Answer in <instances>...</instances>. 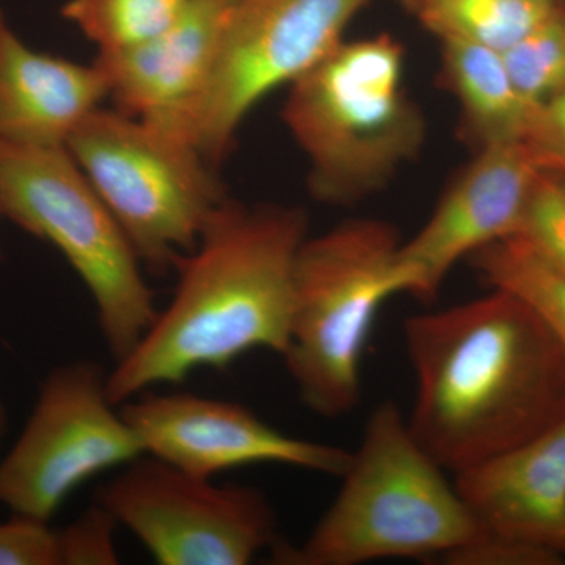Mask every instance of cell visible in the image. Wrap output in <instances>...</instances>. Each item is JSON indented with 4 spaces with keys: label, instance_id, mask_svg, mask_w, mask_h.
I'll list each match as a JSON object with an SVG mask.
<instances>
[{
    "label": "cell",
    "instance_id": "52a82bcc",
    "mask_svg": "<svg viewBox=\"0 0 565 565\" xmlns=\"http://www.w3.org/2000/svg\"><path fill=\"white\" fill-rule=\"evenodd\" d=\"M66 150L120 223L140 263L166 273L199 244L225 191L188 140L99 107Z\"/></svg>",
    "mask_w": 565,
    "mask_h": 565
},
{
    "label": "cell",
    "instance_id": "4316f807",
    "mask_svg": "<svg viewBox=\"0 0 565 565\" xmlns=\"http://www.w3.org/2000/svg\"><path fill=\"white\" fill-rule=\"evenodd\" d=\"M553 2L564 3V2H565V0H553Z\"/></svg>",
    "mask_w": 565,
    "mask_h": 565
},
{
    "label": "cell",
    "instance_id": "277c9868",
    "mask_svg": "<svg viewBox=\"0 0 565 565\" xmlns=\"http://www.w3.org/2000/svg\"><path fill=\"white\" fill-rule=\"evenodd\" d=\"M405 51L388 33L343 40L289 85L282 120L308 161L318 202L351 206L384 191L427 137L404 87Z\"/></svg>",
    "mask_w": 565,
    "mask_h": 565
},
{
    "label": "cell",
    "instance_id": "8fae6325",
    "mask_svg": "<svg viewBox=\"0 0 565 565\" xmlns=\"http://www.w3.org/2000/svg\"><path fill=\"white\" fill-rule=\"evenodd\" d=\"M145 455L185 473L214 479L255 463H280L340 478L351 451L275 429L250 408L188 392L140 393L120 405Z\"/></svg>",
    "mask_w": 565,
    "mask_h": 565
},
{
    "label": "cell",
    "instance_id": "3957f363",
    "mask_svg": "<svg viewBox=\"0 0 565 565\" xmlns=\"http://www.w3.org/2000/svg\"><path fill=\"white\" fill-rule=\"evenodd\" d=\"M448 471L416 440L393 401L367 416L340 492L299 546H274L277 564L359 565L444 559L481 531Z\"/></svg>",
    "mask_w": 565,
    "mask_h": 565
},
{
    "label": "cell",
    "instance_id": "ba28073f",
    "mask_svg": "<svg viewBox=\"0 0 565 565\" xmlns=\"http://www.w3.org/2000/svg\"><path fill=\"white\" fill-rule=\"evenodd\" d=\"M370 2L236 0L206 85L182 122V136L211 166L221 163L247 115L329 55Z\"/></svg>",
    "mask_w": 565,
    "mask_h": 565
},
{
    "label": "cell",
    "instance_id": "7c38bea8",
    "mask_svg": "<svg viewBox=\"0 0 565 565\" xmlns=\"http://www.w3.org/2000/svg\"><path fill=\"white\" fill-rule=\"evenodd\" d=\"M542 170L525 141L479 148L419 232L401 247L412 296L430 302L457 264L515 236Z\"/></svg>",
    "mask_w": 565,
    "mask_h": 565
},
{
    "label": "cell",
    "instance_id": "83f0119b",
    "mask_svg": "<svg viewBox=\"0 0 565 565\" xmlns=\"http://www.w3.org/2000/svg\"><path fill=\"white\" fill-rule=\"evenodd\" d=\"M0 215H2V214H0Z\"/></svg>",
    "mask_w": 565,
    "mask_h": 565
},
{
    "label": "cell",
    "instance_id": "d6986e66",
    "mask_svg": "<svg viewBox=\"0 0 565 565\" xmlns=\"http://www.w3.org/2000/svg\"><path fill=\"white\" fill-rule=\"evenodd\" d=\"M189 0H68L65 20L73 22L99 52L128 50L172 25Z\"/></svg>",
    "mask_w": 565,
    "mask_h": 565
},
{
    "label": "cell",
    "instance_id": "ac0fdd59",
    "mask_svg": "<svg viewBox=\"0 0 565 565\" xmlns=\"http://www.w3.org/2000/svg\"><path fill=\"white\" fill-rule=\"evenodd\" d=\"M468 259L490 288L504 289L530 305L565 353V274L519 236L486 245Z\"/></svg>",
    "mask_w": 565,
    "mask_h": 565
},
{
    "label": "cell",
    "instance_id": "484cf974",
    "mask_svg": "<svg viewBox=\"0 0 565 565\" xmlns=\"http://www.w3.org/2000/svg\"><path fill=\"white\" fill-rule=\"evenodd\" d=\"M3 430H6V412H3V407L0 405V437H2Z\"/></svg>",
    "mask_w": 565,
    "mask_h": 565
},
{
    "label": "cell",
    "instance_id": "2e32d148",
    "mask_svg": "<svg viewBox=\"0 0 565 565\" xmlns=\"http://www.w3.org/2000/svg\"><path fill=\"white\" fill-rule=\"evenodd\" d=\"M441 76L459 103L465 134L478 150L526 140L541 106L516 90L500 51L459 41L441 43Z\"/></svg>",
    "mask_w": 565,
    "mask_h": 565
},
{
    "label": "cell",
    "instance_id": "9a60e30c",
    "mask_svg": "<svg viewBox=\"0 0 565 565\" xmlns=\"http://www.w3.org/2000/svg\"><path fill=\"white\" fill-rule=\"evenodd\" d=\"M109 96L98 63L82 65L29 47L0 10V140L66 147Z\"/></svg>",
    "mask_w": 565,
    "mask_h": 565
},
{
    "label": "cell",
    "instance_id": "ffe728a7",
    "mask_svg": "<svg viewBox=\"0 0 565 565\" xmlns=\"http://www.w3.org/2000/svg\"><path fill=\"white\" fill-rule=\"evenodd\" d=\"M516 90L542 106L565 88V6L556 2L537 24L501 52Z\"/></svg>",
    "mask_w": 565,
    "mask_h": 565
},
{
    "label": "cell",
    "instance_id": "603a6c76",
    "mask_svg": "<svg viewBox=\"0 0 565 565\" xmlns=\"http://www.w3.org/2000/svg\"><path fill=\"white\" fill-rule=\"evenodd\" d=\"M0 565H62L61 534L50 522L14 515L0 523Z\"/></svg>",
    "mask_w": 565,
    "mask_h": 565
},
{
    "label": "cell",
    "instance_id": "7a4b0ae2",
    "mask_svg": "<svg viewBox=\"0 0 565 565\" xmlns=\"http://www.w3.org/2000/svg\"><path fill=\"white\" fill-rule=\"evenodd\" d=\"M308 237L299 206L226 199L199 244L178 259L169 307L107 374L120 405L156 385L178 384L200 367L228 370L256 349H288L294 264Z\"/></svg>",
    "mask_w": 565,
    "mask_h": 565
},
{
    "label": "cell",
    "instance_id": "30bf717a",
    "mask_svg": "<svg viewBox=\"0 0 565 565\" xmlns=\"http://www.w3.org/2000/svg\"><path fill=\"white\" fill-rule=\"evenodd\" d=\"M99 504L161 565H245L278 545L269 498L143 455L99 490Z\"/></svg>",
    "mask_w": 565,
    "mask_h": 565
},
{
    "label": "cell",
    "instance_id": "5b68a950",
    "mask_svg": "<svg viewBox=\"0 0 565 565\" xmlns=\"http://www.w3.org/2000/svg\"><path fill=\"white\" fill-rule=\"evenodd\" d=\"M396 226L351 218L307 237L294 264V297L285 360L305 407L340 418L362 399V359L382 305L411 294Z\"/></svg>",
    "mask_w": 565,
    "mask_h": 565
},
{
    "label": "cell",
    "instance_id": "44dd1931",
    "mask_svg": "<svg viewBox=\"0 0 565 565\" xmlns=\"http://www.w3.org/2000/svg\"><path fill=\"white\" fill-rule=\"evenodd\" d=\"M539 256L565 274V173L542 170L527 200L519 232Z\"/></svg>",
    "mask_w": 565,
    "mask_h": 565
},
{
    "label": "cell",
    "instance_id": "8992f818",
    "mask_svg": "<svg viewBox=\"0 0 565 565\" xmlns=\"http://www.w3.org/2000/svg\"><path fill=\"white\" fill-rule=\"evenodd\" d=\"M0 214L65 256L90 292L115 363L125 359L158 318L154 292L120 223L66 147L0 140Z\"/></svg>",
    "mask_w": 565,
    "mask_h": 565
},
{
    "label": "cell",
    "instance_id": "4fadbf2b",
    "mask_svg": "<svg viewBox=\"0 0 565 565\" xmlns=\"http://www.w3.org/2000/svg\"><path fill=\"white\" fill-rule=\"evenodd\" d=\"M236 0H189L178 20L152 39L99 52L117 110L182 137V122L210 77Z\"/></svg>",
    "mask_w": 565,
    "mask_h": 565
},
{
    "label": "cell",
    "instance_id": "9c48e42d",
    "mask_svg": "<svg viewBox=\"0 0 565 565\" xmlns=\"http://www.w3.org/2000/svg\"><path fill=\"white\" fill-rule=\"evenodd\" d=\"M107 393V374L90 360L52 371L17 444L0 460V504L50 522L93 476L145 455L139 434Z\"/></svg>",
    "mask_w": 565,
    "mask_h": 565
},
{
    "label": "cell",
    "instance_id": "5bb4252c",
    "mask_svg": "<svg viewBox=\"0 0 565 565\" xmlns=\"http://www.w3.org/2000/svg\"><path fill=\"white\" fill-rule=\"evenodd\" d=\"M455 484L481 534L565 559V418L460 471Z\"/></svg>",
    "mask_w": 565,
    "mask_h": 565
},
{
    "label": "cell",
    "instance_id": "cb8c5ba5",
    "mask_svg": "<svg viewBox=\"0 0 565 565\" xmlns=\"http://www.w3.org/2000/svg\"><path fill=\"white\" fill-rule=\"evenodd\" d=\"M449 565H563L565 559L537 546L509 541L497 535L479 534L475 541L446 555Z\"/></svg>",
    "mask_w": 565,
    "mask_h": 565
},
{
    "label": "cell",
    "instance_id": "d4e9b609",
    "mask_svg": "<svg viewBox=\"0 0 565 565\" xmlns=\"http://www.w3.org/2000/svg\"><path fill=\"white\" fill-rule=\"evenodd\" d=\"M525 143L542 169L565 173V88L539 107Z\"/></svg>",
    "mask_w": 565,
    "mask_h": 565
},
{
    "label": "cell",
    "instance_id": "7402d4cb",
    "mask_svg": "<svg viewBox=\"0 0 565 565\" xmlns=\"http://www.w3.org/2000/svg\"><path fill=\"white\" fill-rule=\"evenodd\" d=\"M118 522L104 505L88 509L61 534L62 565H111L120 563L115 527Z\"/></svg>",
    "mask_w": 565,
    "mask_h": 565
},
{
    "label": "cell",
    "instance_id": "6da1fadb",
    "mask_svg": "<svg viewBox=\"0 0 565 565\" xmlns=\"http://www.w3.org/2000/svg\"><path fill=\"white\" fill-rule=\"evenodd\" d=\"M416 392L408 426L452 476L565 418V353L530 305L504 289L411 316Z\"/></svg>",
    "mask_w": 565,
    "mask_h": 565
},
{
    "label": "cell",
    "instance_id": "e0dca14e",
    "mask_svg": "<svg viewBox=\"0 0 565 565\" xmlns=\"http://www.w3.org/2000/svg\"><path fill=\"white\" fill-rule=\"evenodd\" d=\"M440 43L479 44L503 52L552 10L553 0H401Z\"/></svg>",
    "mask_w": 565,
    "mask_h": 565
}]
</instances>
